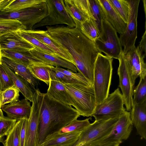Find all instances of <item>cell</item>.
I'll list each match as a JSON object with an SVG mask.
<instances>
[{
    "instance_id": "6da1fadb",
    "label": "cell",
    "mask_w": 146,
    "mask_h": 146,
    "mask_svg": "<svg viewBox=\"0 0 146 146\" xmlns=\"http://www.w3.org/2000/svg\"><path fill=\"white\" fill-rule=\"evenodd\" d=\"M75 27L65 25L46 27L49 36L70 55L77 71L82 74L93 86L95 63L101 52L94 41L82 32L80 23L73 20Z\"/></svg>"
},
{
    "instance_id": "7a4b0ae2",
    "label": "cell",
    "mask_w": 146,
    "mask_h": 146,
    "mask_svg": "<svg viewBox=\"0 0 146 146\" xmlns=\"http://www.w3.org/2000/svg\"><path fill=\"white\" fill-rule=\"evenodd\" d=\"M80 116L71 106L60 102L44 93L40 116L38 146L47 136L57 132Z\"/></svg>"
},
{
    "instance_id": "3957f363",
    "label": "cell",
    "mask_w": 146,
    "mask_h": 146,
    "mask_svg": "<svg viewBox=\"0 0 146 146\" xmlns=\"http://www.w3.org/2000/svg\"><path fill=\"white\" fill-rule=\"evenodd\" d=\"M113 58L99 54L94 68L93 86L96 105L102 103L107 97L112 78Z\"/></svg>"
},
{
    "instance_id": "277c9868",
    "label": "cell",
    "mask_w": 146,
    "mask_h": 146,
    "mask_svg": "<svg viewBox=\"0 0 146 146\" xmlns=\"http://www.w3.org/2000/svg\"><path fill=\"white\" fill-rule=\"evenodd\" d=\"M63 84L72 100L73 106L79 112L80 116L92 117L96 106L93 86L79 84Z\"/></svg>"
},
{
    "instance_id": "5b68a950",
    "label": "cell",
    "mask_w": 146,
    "mask_h": 146,
    "mask_svg": "<svg viewBox=\"0 0 146 146\" xmlns=\"http://www.w3.org/2000/svg\"><path fill=\"white\" fill-rule=\"evenodd\" d=\"M117 32L106 19L102 22V30L94 41L98 49L106 56L119 60L123 52Z\"/></svg>"
},
{
    "instance_id": "8992f818",
    "label": "cell",
    "mask_w": 146,
    "mask_h": 146,
    "mask_svg": "<svg viewBox=\"0 0 146 146\" xmlns=\"http://www.w3.org/2000/svg\"><path fill=\"white\" fill-rule=\"evenodd\" d=\"M46 2L31 7L19 10L7 12L0 10V20H17L26 28L27 30L33 29V27L40 22L47 14Z\"/></svg>"
},
{
    "instance_id": "52a82bcc",
    "label": "cell",
    "mask_w": 146,
    "mask_h": 146,
    "mask_svg": "<svg viewBox=\"0 0 146 146\" xmlns=\"http://www.w3.org/2000/svg\"><path fill=\"white\" fill-rule=\"evenodd\" d=\"M47 12L46 16L33 27V29L45 26L65 24L70 27L76 26L74 21L67 12L63 0H46Z\"/></svg>"
},
{
    "instance_id": "ba28073f",
    "label": "cell",
    "mask_w": 146,
    "mask_h": 146,
    "mask_svg": "<svg viewBox=\"0 0 146 146\" xmlns=\"http://www.w3.org/2000/svg\"><path fill=\"white\" fill-rule=\"evenodd\" d=\"M122 94L119 88L109 94L101 104L96 105L92 116L96 121L104 120L119 116L125 111Z\"/></svg>"
},
{
    "instance_id": "9c48e42d",
    "label": "cell",
    "mask_w": 146,
    "mask_h": 146,
    "mask_svg": "<svg viewBox=\"0 0 146 146\" xmlns=\"http://www.w3.org/2000/svg\"><path fill=\"white\" fill-rule=\"evenodd\" d=\"M133 125L130 112L125 111L118 119L110 132L106 135L84 146H98L108 143L120 144L127 139L131 134Z\"/></svg>"
},
{
    "instance_id": "30bf717a",
    "label": "cell",
    "mask_w": 146,
    "mask_h": 146,
    "mask_svg": "<svg viewBox=\"0 0 146 146\" xmlns=\"http://www.w3.org/2000/svg\"><path fill=\"white\" fill-rule=\"evenodd\" d=\"M119 116L104 120L96 121L81 133L77 140L68 146H84L108 134Z\"/></svg>"
},
{
    "instance_id": "8fae6325",
    "label": "cell",
    "mask_w": 146,
    "mask_h": 146,
    "mask_svg": "<svg viewBox=\"0 0 146 146\" xmlns=\"http://www.w3.org/2000/svg\"><path fill=\"white\" fill-rule=\"evenodd\" d=\"M44 94L38 88L34 91L25 146H38L40 116Z\"/></svg>"
},
{
    "instance_id": "7c38bea8",
    "label": "cell",
    "mask_w": 146,
    "mask_h": 146,
    "mask_svg": "<svg viewBox=\"0 0 146 146\" xmlns=\"http://www.w3.org/2000/svg\"><path fill=\"white\" fill-rule=\"evenodd\" d=\"M117 73L120 88L127 111H130L133 106V92L135 83L133 81L129 66L123 52L119 59Z\"/></svg>"
},
{
    "instance_id": "4fadbf2b",
    "label": "cell",
    "mask_w": 146,
    "mask_h": 146,
    "mask_svg": "<svg viewBox=\"0 0 146 146\" xmlns=\"http://www.w3.org/2000/svg\"><path fill=\"white\" fill-rule=\"evenodd\" d=\"M129 11L128 22L124 32L119 39L124 54L135 46L137 38V17L140 0H128Z\"/></svg>"
},
{
    "instance_id": "5bb4252c",
    "label": "cell",
    "mask_w": 146,
    "mask_h": 146,
    "mask_svg": "<svg viewBox=\"0 0 146 146\" xmlns=\"http://www.w3.org/2000/svg\"><path fill=\"white\" fill-rule=\"evenodd\" d=\"M124 55L134 82L135 83L136 79L138 77L140 78L146 77V64L144 60L145 57L138 46L137 47L133 46Z\"/></svg>"
},
{
    "instance_id": "9a60e30c",
    "label": "cell",
    "mask_w": 146,
    "mask_h": 146,
    "mask_svg": "<svg viewBox=\"0 0 146 146\" xmlns=\"http://www.w3.org/2000/svg\"><path fill=\"white\" fill-rule=\"evenodd\" d=\"M1 50L7 49L24 53L29 51L35 46L21 37L15 31L6 33L0 36Z\"/></svg>"
},
{
    "instance_id": "2e32d148",
    "label": "cell",
    "mask_w": 146,
    "mask_h": 146,
    "mask_svg": "<svg viewBox=\"0 0 146 146\" xmlns=\"http://www.w3.org/2000/svg\"><path fill=\"white\" fill-rule=\"evenodd\" d=\"M66 9L73 20L80 24L90 18L88 0H64Z\"/></svg>"
},
{
    "instance_id": "e0dca14e",
    "label": "cell",
    "mask_w": 146,
    "mask_h": 146,
    "mask_svg": "<svg viewBox=\"0 0 146 146\" xmlns=\"http://www.w3.org/2000/svg\"><path fill=\"white\" fill-rule=\"evenodd\" d=\"M24 31L35 37L52 50L56 55L75 65L74 61L68 52L56 43L48 35L46 31L24 30Z\"/></svg>"
},
{
    "instance_id": "ac0fdd59",
    "label": "cell",
    "mask_w": 146,
    "mask_h": 146,
    "mask_svg": "<svg viewBox=\"0 0 146 146\" xmlns=\"http://www.w3.org/2000/svg\"><path fill=\"white\" fill-rule=\"evenodd\" d=\"M30 102L25 98L2 106L1 109L7 117L19 120L25 118L29 119L31 112Z\"/></svg>"
},
{
    "instance_id": "d6986e66",
    "label": "cell",
    "mask_w": 146,
    "mask_h": 146,
    "mask_svg": "<svg viewBox=\"0 0 146 146\" xmlns=\"http://www.w3.org/2000/svg\"><path fill=\"white\" fill-rule=\"evenodd\" d=\"M130 111V118L133 125L141 139L146 140V101L139 104L133 102Z\"/></svg>"
},
{
    "instance_id": "ffe728a7",
    "label": "cell",
    "mask_w": 146,
    "mask_h": 146,
    "mask_svg": "<svg viewBox=\"0 0 146 146\" xmlns=\"http://www.w3.org/2000/svg\"><path fill=\"white\" fill-rule=\"evenodd\" d=\"M29 53L31 56L44 63L54 67L64 68L73 72L77 73V69L72 64L56 56L44 52L35 47L29 51Z\"/></svg>"
},
{
    "instance_id": "44dd1931",
    "label": "cell",
    "mask_w": 146,
    "mask_h": 146,
    "mask_svg": "<svg viewBox=\"0 0 146 146\" xmlns=\"http://www.w3.org/2000/svg\"><path fill=\"white\" fill-rule=\"evenodd\" d=\"M1 62L26 80L34 91L38 89L39 82L33 77L29 69L28 66L2 56L1 58Z\"/></svg>"
},
{
    "instance_id": "7402d4cb",
    "label": "cell",
    "mask_w": 146,
    "mask_h": 146,
    "mask_svg": "<svg viewBox=\"0 0 146 146\" xmlns=\"http://www.w3.org/2000/svg\"><path fill=\"white\" fill-rule=\"evenodd\" d=\"M98 1L104 12L105 19L120 35L123 33L127 24L115 10L108 0Z\"/></svg>"
},
{
    "instance_id": "603a6c76",
    "label": "cell",
    "mask_w": 146,
    "mask_h": 146,
    "mask_svg": "<svg viewBox=\"0 0 146 146\" xmlns=\"http://www.w3.org/2000/svg\"><path fill=\"white\" fill-rule=\"evenodd\" d=\"M81 132L73 131L61 134L56 133L47 136L39 146H68L77 140Z\"/></svg>"
},
{
    "instance_id": "cb8c5ba5",
    "label": "cell",
    "mask_w": 146,
    "mask_h": 146,
    "mask_svg": "<svg viewBox=\"0 0 146 146\" xmlns=\"http://www.w3.org/2000/svg\"><path fill=\"white\" fill-rule=\"evenodd\" d=\"M46 94L49 97L65 104L73 106L72 100L63 84L50 79Z\"/></svg>"
},
{
    "instance_id": "d4e9b609",
    "label": "cell",
    "mask_w": 146,
    "mask_h": 146,
    "mask_svg": "<svg viewBox=\"0 0 146 146\" xmlns=\"http://www.w3.org/2000/svg\"><path fill=\"white\" fill-rule=\"evenodd\" d=\"M2 64L12 78L14 85L25 99L32 102L34 91L29 83L22 77L16 74L11 69Z\"/></svg>"
},
{
    "instance_id": "484cf974",
    "label": "cell",
    "mask_w": 146,
    "mask_h": 146,
    "mask_svg": "<svg viewBox=\"0 0 146 146\" xmlns=\"http://www.w3.org/2000/svg\"><path fill=\"white\" fill-rule=\"evenodd\" d=\"M54 66L43 62H37L28 66L33 77L48 86L50 80L49 71Z\"/></svg>"
},
{
    "instance_id": "4316f807",
    "label": "cell",
    "mask_w": 146,
    "mask_h": 146,
    "mask_svg": "<svg viewBox=\"0 0 146 146\" xmlns=\"http://www.w3.org/2000/svg\"><path fill=\"white\" fill-rule=\"evenodd\" d=\"M1 56L27 66L37 62H43L31 56L29 53L18 52L7 49L1 50Z\"/></svg>"
},
{
    "instance_id": "83f0119b",
    "label": "cell",
    "mask_w": 146,
    "mask_h": 146,
    "mask_svg": "<svg viewBox=\"0 0 146 146\" xmlns=\"http://www.w3.org/2000/svg\"><path fill=\"white\" fill-rule=\"evenodd\" d=\"M90 18L96 27L99 35L102 30V22L105 19V15L98 0H88Z\"/></svg>"
},
{
    "instance_id": "f1b7e54d",
    "label": "cell",
    "mask_w": 146,
    "mask_h": 146,
    "mask_svg": "<svg viewBox=\"0 0 146 146\" xmlns=\"http://www.w3.org/2000/svg\"><path fill=\"white\" fill-rule=\"evenodd\" d=\"M46 1V0H12L3 10L11 12L30 8Z\"/></svg>"
},
{
    "instance_id": "f546056e",
    "label": "cell",
    "mask_w": 146,
    "mask_h": 146,
    "mask_svg": "<svg viewBox=\"0 0 146 146\" xmlns=\"http://www.w3.org/2000/svg\"><path fill=\"white\" fill-rule=\"evenodd\" d=\"M24 118L17 121L6 136L4 146H20V135Z\"/></svg>"
},
{
    "instance_id": "4dcf8cb0",
    "label": "cell",
    "mask_w": 146,
    "mask_h": 146,
    "mask_svg": "<svg viewBox=\"0 0 146 146\" xmlns=\"http://www.w3.org/2000/svg\"><path fill=\"white\" fill-rule=\"evenodd\" d=\"M16 32L21 37L35 47L44 52L57 56L55 52L48 46L35 37L25 32L24 30H18Z\"/></svg>"
},
{
    "instance_id": "1f68e13d",
    "label": "cell",
    "mask_w": 146,
    "mask_h": 146,
    "mask_svg": "<svg viewBox=\"0 0 146 146\" xmlns=\"http://www.w3.org/2000/svg\"><path fill=\"white\" fill-rule=\"evenodd\" d=\"M54 67L49 71L51 80L59 82L62 84H79L85 86H93L74 79L70 76L55 70Z\"/></svg>"
},
{
    "instance_id": "d6a6232c",
    "label": "cell",
    "mask_w": 146,
    "mask_h": 146,
    "mask_svg": "<svg viewBox=\"0 0 146 146\" xmlns=\"http://www.w3.org/2000/svg\"><path fill=\"white\" fill-rule=\"evenodd\" d=\"M90 118V117L82 120L75 119L57 133L61 134L73 131L81 132L90 123L89 121Z\"/></svg>"
},
{
    "instance_id": "836d02e7",
    "label": "cell",
    "mask_w": 146,
    "mask_h": 146,
    "mask_svg": "<svg viewBox=\"0 0 146 146\" xmlns=\"http://www.w3.org/2000/svg\"><path fill=\"white\" fill-rule=\"evenodd\" d=\"M115 10L127 24L129 13L128 0H108Z\"/></svg>"
},
{
    "instance_id": "e575fe53",
    "label": "cell",
    "mask_w": 146,
    "mask_h": 146,
    "mask_svg": "<svg viewBox=\"0 0 146 146\" xmlns=\"http://www.w3.org/2000/svg\"><path fill=\"white\" fill-rule=\"evenodd\" d=\"M26 29V28L17 20L9 19L0 20V36L9 32Z\"/></svg>"
},
{
    "instance_id": "d590c367",
    "label": "cell",
    "mask_w": 146,
    "mask_h": 146,
    "mask_svg": "<svg viewBox=\"0 0 146 146\" xmlns=\"http://www.w3.org/2000/svg\"><path fill=\"white\" fill-rule=\"evenodd\" d=\"M19 91L14 85L0 93V102L1 107L6 104L11 103L19 100Z\"/></svg>"
},
{
    "instance_id": "8d00e7d4",
    "label": "cell",
    "mask_w": 146,
    "mask_h": 146,
    "mask_svg": "<svg viewBox=\"0 0 146 146\" xmlns=\"http://www.w3.org/2000/svg\"><path fill=\"white\" fill-rule=\"evenodd\" d=\"M133 103L139 104L146 101V77L140 78L138 84L134 88Z\"/></svg>"
},
{
    "instance_id": "74e56055",
    "label": "cell",
    "mask_w": 146,
    "mask_h": 146,
    "mask_svg": "<svg viewBox=\"0 0 146 146\" xmlns=\"http://www.w3.org/2000/svg\"><path fill=\"white\" fill-rule=\"evenodd\" d=\"M82 32L90 40L94 41L99 36L98 31L90 18L84 22L80 24Z\"/></svg>"
},
{
    "instance_id": "f35d334b",
    "label": "cell",
    "mask_w": 146,
    "mask_h": 146,
    "mask_svg": "<svg viewBox=\"0 0 146 146\" xmlns=\"http://www.w3.org/2000/svg\"><path fill=\"white\" fill-rule=\"evenodd\" d=\"M17 121L15 119L4 116L2 111L0 109V140L8 135Z\"/></svg>"
},
{
    "instance_id": "ab89813d",
    "label": "cell",
    "mask_w": 146,
    "mask_h": 146,
    "mask_svg": "<svg viewBox=\"0 0 146 146\" xmlns=\"http://www.w3.org/2000/svg\"><path fill=\"white\" fill-rule=\"evenodd\" d=\"M14 85L12 78L1 63L0 64V91H3Z\"/></svg>"
},
{
    "instance_id": "60d3db41",
    "label": "cell",
    "mask_w": 146,
    "mask_h": 146,
    "mask_svg": "<svg viewBox=\"0 0 146 146\" xmlns=\"http://www.w3.org/2000/svg\"><path fill=\"white\" fill-rule=\"evenodd\" d=\"M54 69L64 74L70 76L73 78L85 84L92 85L88 80L81 74L75 73L69 70H66L60 67H55Z\"/></svg>"
},
{
    "instance_id": "b9f144b4",
    "label": "cell",
    "mask_w": 146,
    "mask_h": 146,
    "mask_svg": "<svg viewBox=\"0 0 146 146\" xmlns=\"http://www.w3.org/2000/svg\"><path fill=\"white\" fill-rule=\"evenodd\" d=\"M28 121V119H23L20 135V146L25 145Z\"/></svg>"
},
{
    "instance_id": "7bdbcfd3",
    "label": "cell",
    "mask_w": 146,
    "mask_h": 146,
    "mask_svg": "<svg viewBox=\"0 0 146 146\" xmlns=\"http://www.w3.org/2000/svg\"><path fill=\"white\" fill-rule=\"evenodd\" d=\"M145 27V31L141 39L138 46L141 52L143 54L144 56L145 57L146 54V27Z\"/></svg>"
},
{
    "instance_id": "ee69618b",
    "label": "cell",
    "mask_w": 146,
    "mask_h": 146,
    "mask_svg": "<svg viewBox=\"0 0 146 146\" xmlns=\"http://www.w3.org/2000/svg\"><path fill=\"white\" fill-rule=\"evenodd\" d=\"M12 0H0V10H3Z\"/></svg>"
},
{
    "instance_id": "f6af8a7d",
    "label": "cell",
    "mask_w": 146,
    "mask_h": 146,
    "mask_svg": "<svg viewBox=\"0 0 146 146\" xmlns=\"http://www.w3.org/2000/svg\"><path fill=\"white\" fill-rule=\"evenodd\" d=\"M120 144L115 143H108L102 144L98 146H119Z\"/></svg>"
},
{
    "instance_id": "bcb514c9",
    "label": "cell",
    "mask_w": 146,
    "mask_h": 146,
    "mask_svg": "<svg viewBox=\"0 0 146 146\" xmlns=\"http://www.w3.org/2000/svg\"><path fill=\"white\" fill-rule=\"evenodd\" d=\"M2 56L1 53V49L0 48V64L1 63V58Z\"/></svg>"
},
{
    "instance_id": "7dc6e473",
    "label": "cell",
    "mask_w": 146,
    "mask_h": 146,
    "mask_svg": "<svg viewBox=\"0 0 146 146\" xmlns=\"http://www.w3.org/2000/svg\"><path fill=\"white\" fill-rule=\"evenodd\" d=\"M1 91H0V109H1V102H0V93L1 92Z\"/></svg>"
}]
</instances>
